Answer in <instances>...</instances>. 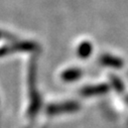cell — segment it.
Segmentation results:
<instances>
[{
  "mask_svg": "<svg viewBox=\"0 0 128 128\" xmlns=\"http://www.w3.org/2000/svg\"><path fill=\"white\" fill-rule=\"evenodd\" d=\"M93 50V46L91 44L90 42H82L79 44L78 48H77V54L78 56L81 58H86L88 56H90L91 52Z\"/></svg>",
  "mask_w": 128,
  "mask_h": 128,
  "instance_id": "obj_2",
  "label": "cell"
},
{
  "mask_svg": "<svg viewBox=\"0 0 128 128\" xmlns=\"http://www.w3.org/2000/svg\"><path fill=\"white\" fill-rule=\"evenodd\" d=\"M81 75V72L79 71V70H77V69H70V70H67L66 72H64V74H62V78L64 79H68V80H70V79H75V78H77V77H79Z\"/></svg>",
  "mask_w": 128,
  "mask_h": 128,
  "instance_id": "obj_3",
  "label": "cell"
},
{
  "mask_svg": "<svg viewBox=\"0 0 128 128\" xmlns=\"http://www.w3.org/2000/svg\"><path fill=\"white\" fill-rule=\"evenodd\" d=\"M100 62L103 65H107L110 67H114V68H120L123 65V60L116 56H112V54H104L100 56Z\"/></svg>",
  "mask_w": 128,
  "mask_h": 128,
  "instance_id": "obj_1",
  "label": "cell"
}]
</instances>
